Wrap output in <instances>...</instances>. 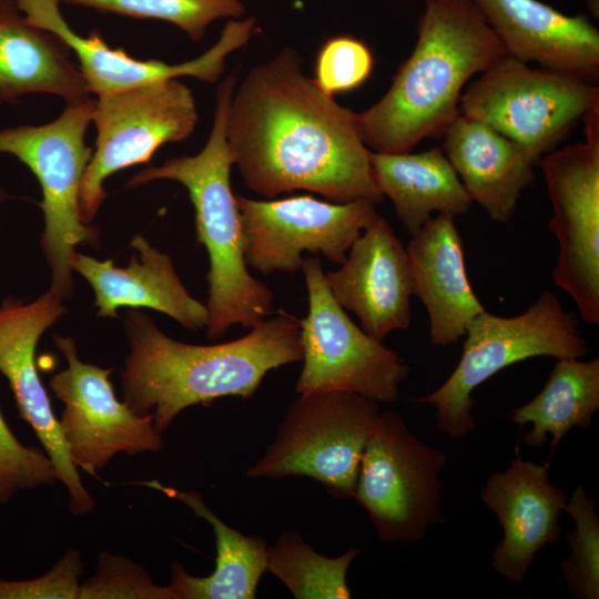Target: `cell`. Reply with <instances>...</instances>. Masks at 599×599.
<instances>
[{
    "mask_svg": "<svg viewBox=\"0 0 599 599\" xmlns=\"http://www.w3.org/2000/svg\"><path fill=\"white\" fill-rule=\"evenodd\" d=\"M226 140L245 185L264 197L308 191L337 203L384 199L356 112L322 91L292 48L236 83Z\"/></svg>",
    "mask_w": 599,
    "mask_h": 599,
    "instance_id": "obj_1",
    "label": "cell"
},
{
    "mask_svg": "<svg viewBox=\"0 0 599 599\" xmlns=\"http://www.w3.org/2000/svg\"><path fill=\"white\" fill-rule=\"evenodd\" d=\"M130 354L122 372L124 403L152 416L162 434L190 406L225 396L248 398L266 374L303 358L300 318L280 309L234 341L215 345L177 342L144 313H126Z\"/></svg>",
    "mask_w": 599,
    "mask_h": 599,
    "instance_id": "obj_2",
    "label": "cell"
},
{
    "mask_svg": "<svg viewBox=\"0 0 599 599\" xmlns=\"http://www.w3.org/2000/svg\"><path fill=\"white\" fill-rule=\"evenodd\" d=\"M506 53L468 0H426L413 52L387 92L356 113L364 143L373 152L404 153L443 135L460 114L466 83Z\"/></svg>",
    "mask_w": 599,
    "mask_h": 599,
    "instance_id": "obj_3",
    "label": "cell"
},
{
    "mask_svg": "<svg viewBox=\"0 0 599 599\" xmlns=\"http://www.w3.org/2000/svg\"><path fill=\"white\" fill-rule=\"evenodd\" d=\"M235 85L233 74L219 83L213 126L197 154L149 166L126 184L132 187L172 180L187 190L195 210L197 241L205 246L210 260L206 305L210 339L222 337L234 325L252 328L273 312L271 288L247 270L241 214L231 186L233 162L226 140V114Z\"/></svg>",
    "mask_w": 599,
    "mask_h": 599,
    "instance_id": "obj_4",
    "label": "cell"
},
{
    "mask_svg": "<svg viewBox=\"0 0 599 599\" xmlns=\"http://www.w3.org/2000/svg\"><path fill=\"white\" fill-rule=\"evenodd\" d=\"M465 336L449 377L436 390L414 399L434 405L437 428L454 439L474 429L471 393L498 372L532 357L581 358L589 352L576 316L550 291L516 316L485 309L468 324Z\"/></svg>",
    "mask_w": 599,
    "mask_h": 599,
    "instance_id": "obj_5",
    "label": "cell"
},
{
    "mask_svg": "<svg viewBox=\"0 0 599 599\" xmlns=\"http://www.w3.org/2000/svg\"><path fill=\"white\" fill-rule=\"evenodd\" d=\"M94 102L90 97L68 102L47 124L0 130V152L24 163L41 186L45 222L41 248L52 273L49 290L61 298L73 291L71 261L75 246L98 241L97 231L82 221L80 213L81 184L92 156L85 132Z\"/></svg>",
    "mask_w": 599,
    "mask_h": 599,
    "instance_id": "obj_6",
    "label": "cell"
},
{
    "mask_svg": "<svg viewBox=\"0 0 599 599\" xmlns=\"http://www.w3.org/2000/svg\"><path fill=\"white\" fill-rule=\"evenodd\" d=\"M379 413L377 402L354 393L300 394L280 423L275 439L246 476H305L334 497L353 498L363 453Z\"/></svg>",
    "mask_w": 599,
    "mask_h": 599,
    "instance_id": "obj_7",
    "label": "cell"
},
{
    "mask_svg": "<svg viewBox=\"0 0 599 599\" xmlns=\"http://www.w3.org/2000/svg\"><path fill=\"white\" fill-rule=\"evenodd\" d=\"M599 103L597 84L502 55L460 97V114L522 146L537 162Z\"/></svg>",
    "mask_w": 599,
    "mask_h": 599,
    "instance_id": "obj_8",
    "label": "cell"
},
{
    "mask_svg": "<svg viewBox=\"0 0 599 599\" xmlns=\"http://www.w3.org/2000/svg\"><path fill=\"white\" fill-rule=\"evenodd\" d=\"M308 309L300 319L303 368L298 394L347 392L394 403L409 368L400 356L358 327L331 293L319 257L303 258Z\"/></svg>",
    "mask_w": 599,
    "mask_h": 599,
    "instance_id": "obj_9",
    "label": "cell"
},
{
    "mask_svg": "<svg viewBox=\"0 0 599 599\" xmlns=\"http://www.w3.org/2000/svg\"><path fill=\"white\" fill-rule=\"evenodd\" d=\"M446 461V455L417 439L397 413H379L353 498L383 541L417 542L441 520L439 474Z\"/></svg>",
    "mask_w": 599,
    "mask_h": 599,
    "instance_id": "obj_10",
    "label": "cell"
},
{
    "mask_svg": "<svg viewBox=\"0 0 599 599\" xmlns=\"http://www.w3.org/2000/svg\"><path fill=\"white\" fill-rule=\"evenodd\" d=\"M197 120L193 93L177 79L98 95L92 113L98 135L80 190L82 221L95 216L108 176L148 163L165 143L186 140Z\"/></svg>",
    "mask_w": 599,
    "mask_h": 599,
    "instance_id": "obj_11",
    "label": "cell"
},
{
    "mask_svg": "<svg viewBox=\"0 0 599 599\" xmlns=\"http://www.w3.org/2000/svg\"><path fill=\"white\" fill-rule=\"evenodd\" d=\"M247 266L264 275L302 268L303 253L342 264L378 215L366 201L337 203L312 195L260 201L236 195Z\"/></svg>",
    "mask_w": 599,
    "mask_h": 599,
    "instance_id": "obj_12",
    "label": "cell"
},
{
    "mask_svg": "<svg viewBox=\"0 0 599 599\" xmlns=\"http://www.w3.org/2000/svg\"><path fill=\"white\" fill-rule=\"evenodd\" d=\"M558 253L551 277L585 322L599 325V140L547 153L540 161Z\"/></svg>",
    "mask_w": 599,
    "mask_h": 599,
    "instance_id": "obj_13",
    "label": "cell"
},
{
    "mask_svg": "<svg viewBox=\"0 0 599 599\" xmlns=\"http://www.w3.org/2000/svg\"><path fill=\"white\" fill-rule=\"evenodd\" d=\"M54 342L68 367L49 385L64 404L59 425L75 467L93 475L116 454L160 451L163 439L152 416H139L116 399L112 369L82 363L71 338L54 336Z\"/></svg>",
    "mask_w": 599,
    "mask_h": 599,
    "instance_id": "obj_14",
    "label": "cell"
},
{
    "mask_svg": "<svg viewBox=\"0 0 599 599\" xmlns=\"http://www.w3.org/2000/svg\"><path fill=\"white\" fill-rule=\"evenodd\" d=\"M61 300L49 290L29 303L13 296L2 301L0 372L11 386L21 417L33 428L55 468L58 479L68 489L72 514L80 516L91 512L94 501L71 460L34 361L39 338L64 313Z\"/></svg>",
    "mask_w": 599,
    "mask_h": 599,
    "instance_id": "obj_15",
    "label": "cell"
},
{
    "mask_svg": "<svg viewBox=\"0 0 599 599\" xmlns=\"http://www.w3.org/2000/svg\"><path fill=\"white\" fill-rule=\"evenodd\" d=\"M27 20L57 34L78 57L79 69L90 93L123 91L180 77L215 83L225 70L226 58L245 47L256 31L254 17L230 19L219 40L202 55L177 64L159 60H138L122 48L109 47L94 29L88 37L75 33L63 19L58 0H14Z\"/></svg>",
    "mask_w": 599,
    "mask_h": 599,
    "instance_id": "obj_16",
    "label": "cell"
},
{
    "mask_svg": "<svg viewBox=\"0 0 599 599\" xmlns=\"http://www.w3.org/2000/svg\"><path fill=\"white\" fill-rule=\"evenodd\" d=\"M325 275L334 298L368 335L383 339L409 327L414 293L406 247L384 217L377 215L341 267Z\"/></svg>",
    "mask_w": 599,
    "mask_h": 599,
    "instance_id": "obj_17",
    "label": "cell"
},
{
    "mask_svg": "<svg viewBox=\"0 0 599 599\" xmlns=\"http://www.w3.org/2000/svg\"><path fill=\"white\" fill-rule=\"evenodd\" d=\"M504 471L491 474L480 499L497 517L502 540L493 552L491 566L501 577L521 582L536 554L556 544L562 532L559 518L566 494L549 480V466L522 460L518 454Z\"/></svg>",
    "mask_w": 599,
    "mask_h": 599,
    "instance_id": "obj_18",
    "label": "cell"
},
{
    "mask_svg": "<svg viewBox=\"0 0 599 599\" xmlns=\"http://www.w3.org/2000/svg\"><path fill=\"white\" fill-rule=\"evenodd\" d=\"M507 54L597 84L599 32L585 16L538 0H468Z\"/></svg>",
    "mask_w": 599,
    "mask_h": 599,
    "instance_id": "obj_19",
    "label": "cell"
},
{
    "mask_svg": "<svg viewBox=\"0 0 599 599\" xmlns=\"http://www.w3.org/2000/svg\"><path fill=\"white\" fill-rule=\"evenodd\" d=\"M413 293L424 304L434 346H448L465 336L468 324L485 307L467 276L463 240L454 217L429 219L406 246Z\"/></svg>",
    "mask_w": 599,
    "mask_h": 599,
    "instance_id": "obj_20",
    "label": "cell"
},
{
    "mask_svg": "<svg viewBox=\"0 0 599 599\" xmlns=\"http://www.w3.org/2000/svg\"><path fill=\"white\" fill-rule=\"evenodd\" d=\"M131 246L136 254L126 267H115L110 260L101 262L80 253L71 261L72 270L92 286L98 314L116 317L120 307H146L166 314L185 328L206 327V306L189 294L171 258L141 235L132 240Z\"/></svg>",
    "mask_w": 599,
    "mask_h": 599,
    "instance_id": "obj_21",
    "label": "cell"
},
{
    "mask_svg": "<svg viewBox=\"0 0 599 599\" xmlns=\"http://www.w3.org/2000/svg\"><path fill=\"white\" fill-rule=\"evenodd\" d=\"M443 152L473 202L497 223L508 222L534 180L535 160L489 125L459 114L443 134Z\"/></svg>",
    "mask_w": 599,
    "mask_h": 599,
    "instance_id": "obj_22",
    "label": "cell"
},
{
    "mask_svg": "<svg viewBox=\"0 0 599 599\" xmlns=\"http://www.w3.org/2000/svg\"><path fill=\"white\" fill-rule=\"evenodd\" d=\"M51 93L67 102L90 97L71 49L54 33L30 23L14 0H0V102Z\"/></svg>",
    "mask_w": 599,
    "mask_h": 599,
    "instance_id": "obj_23",
    "label": "cell"
},
{
    "mask_svg": "<svg viewBox=\"0 0 599 599\" xmlns=\"http://www.w3.org/2000/svg\"><path fill=\"white\" fill-rule=\"evenodd\" d=\"M376 184L394 204L396 215L413 235L433 213L453 217L466 213L473 201L441 149L420 153L370 151Z\"/></svg>",
    "mask_w": 599,
    "mask_h": 599,
    "instance_id": "obj_24",
    "label": "cell"
},
{
    "mask_svg": "<svg viewBox=\"0 0 599 599\" xmlns=\"http://www.w3.org/2000/svg\"><path fill=\"white\" fill-rule=\"evenodd\" d=\"M170 498L185 504L194 514L213 528L216 544L215 569L206 577L187 573L182 566L173 564L170 586L177 599H253L258 581L267 570L266 541L250 537L222 521L203 501L197 491H183L164 486L153 479L141 481Z\"/></svg>",
    "mask_w": 599,
    "mask_h": 599,
    "instance_id": "obj_25",
    "label": "cell"
},
{
    "mask_svg": "<svg viewBox=\"0 0 599 599\" xmlns=\"http://www.w3.org/2000/svg\"><path fill=\"white\" fill-rule=\"evenodd\" d=\"M599 409V358H559L544 388L530 402L511 412L520 426L531 424L524 441L532 447L551 435V453L573 427L586 429Z\"/></svg>",
    "mask_w": 599,
    "mask_h": 599,
    "instance_id": "obj_26",
    "label": "cell"
},
{
    "mask_svg": "<svg viewBox=\"0 0 599 599\" xmlns=\"http://www.w3.org/2000/svg\"><path fill=\"white\" fill-rule=\"evenodd\" d=\"M358 549L325 557L293 530L282 532L267 549V570L276 576L296 599H348L346 576Z\"/></svg>",
    "mask_w": 599,
    "mask_h": 599,
    "instance_id": "obj_27",
    "label": "cell"
},
{
    "mask_svg": "<svg viewBox=\"0 0 599 599\" xmlns=\"http://www.w3.org/2000/svg\"><path fill=\"white\" fill-rule=\"evenodd\" d=\"M100 12L135 19H155L172 23L193 41L204 39L207 27L219 19L244 16L243 0H58Z\"/></svg>",
    "mask_w": 599,
    "mask_h": 599,
    "instance_id": "obj_28",
    "label": "cell"
},
{
    "mask_svg": "<svg viewBox=\"0 0 599 599\" xmlns=\"http://www.w3.org/2000/svg\"><path fill=\"white\" fill-rule=\"evenodd\" d=\"M575 520L567 534L571 554L562 562L567 586L576 599L599 598V519L595 500L578 486L564 507Z\"/></svg>",
    "mask_w": 599,
    "mask_h": 599,
    "instance_id": "obj_29",
    "label": "cell"
},
{
    "mask_svg": "<svg viewBox=\"0 0 599 599\" xmlns=\"http://www.w3.org/2000/svg\"><path fill=\"white\" fill-rule=\"evenodd\" d=\"M373 67L374 58L365 42L351 35H336L319 47L313 79L322 91L335 97L362 85Z\"/></svg>",
    "mask_w": 599,
    "mask_h": 599,
    "instance_id": "obj_30",
    "label": "cell"
},
{
    "mask_svg": "<svg viewBox=\"0 0 599 599\" xmlns=\"http://www.w3.org/2000/svg\"><path fill=\"white\" fill-rule=\"evenodd\" d=\"M57 479L49 456L35 447L23 446L0 413V501H8L20 490L51 485Z\"/></svg>",
    "mask_w": 599,
    "mask_h": 599,
    "instance_id": "obj_31",
    "label": "cell"
},
{
    "mask_svg": "<svg viewBox=\"0 0 599 599\" xmlns=\"http://www.w3.org/2000/svg\"><path fill=\"white\" fill-rule=\"evenodd\" d=\"M80 598L177 599V596L170 585H154L141 567L103 552L98 573L81 586Z\"/></svg>",
    "mask_w": 599,
    "mask_h": 599,
    "instance_id": "obj_32",
    "label": "cell"
},
{
    "mask_svg": "<svg viewBox=\"0 0 599 599\" xmlns=\"http://www.w3.org/2000/svg\"><path fill=\"white\" fill-rule=\"evenodd\" d=\"M82 571L80 554L70 550L49 573L40 578L26 581L0 580V599H78Z\"/></svg>",
    "mask_w": 599,
    "mask_h": 599,
    "instance_id": "obj_33",
    "label": "cell"
},
{
    "mask_svg": "<svg viewBox=\"0 0 599 599\" xmlns=\"http://www.w3.org/2000/svg\"><path fill=\"white\" fill-rule=\"evenodd\" d=\"M9 197V195L7 194V192L2 189H0V203L3 202L4 200H7Z\"/></svg>",
    "mask_w": 599,
    "mask_h": 599,
    "instance_id": "obj_34",
    "label": "cell"
}]
</instances>
